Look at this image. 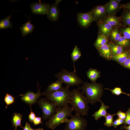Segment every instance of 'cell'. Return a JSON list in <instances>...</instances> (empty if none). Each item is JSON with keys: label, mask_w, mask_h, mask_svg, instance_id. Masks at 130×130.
<instances>
[{"label": "cell", "mask_w": 130, "mask_h": 130, "mask_svg": "<svg viewBox=\"0 0 130 130\" xmlns=\"http://www.w3.org/2000/svg\"><path fill=\"white\" fill-rule=\"evenodd\" d=\"M58 80L62 83L65 84L66 86L79 85L83 84L82 80L77 75L76 70L70 72L65 69H63L58 73L55 74Z\"/></svg>", "instance_id": "cell-5"}, {"label": "cell", "mask_w": 130, "mask_h": 130, "mask_svg": "<svg viewBox=\"0 0 130 130\" xmlns=\"http://www.w3.org/2000/svg\"><path fill=\"white\" fill-rule=\"evenodd\" d=\"M125 129L126 130H130V124L128 126L124 125L121 127V129Z\"/></svg>", "instance_id": "cell-41"}, {"label": "cell", "mask_w": 130, "mask_h": 130, "mask_svg": "<svg viewBox=\"0 0 130 130\" xmlns=\"http://www.w3.org/2000/svg\"><path fill=\"white\" fill-rule=\"evenodd\" d=\"M124 36L127 39H130V27H129L124 29L123 31Z\"/></svg>", "instance_id": "cell-34"}, {"label": "cell", "mask_w": 130, "mask_h": 130, "mask_svg": "<svg viewBox=\"0 0 130 130\" xmlns=\"http://www.w3.org/2000/svg\"><path fill=\"white\" fill-rule=\"evenodd\" d=\"M33 123L34 125H37L41 124H43L42 121V118L41 117H37L33 121Z\"/></svg>", "instance_id": "cell-38"}, {"label": "cell", "mask_w": 130, "mask_h": 130, "mask_svg": "<svg viewBox=\"0 0 130 130\" xmlns=\"http://www.w3.org/2000/svg\"><path fill=\"white\" fill-rule=\"evenodd\" d=\"M111 35L112 39L117 41L121 37L117 29H115L112 32Z\"/></svg>", "instance_id": "cell-31"}, {"label": "cell", "mask_w": 130, "mask_h": 130, "mask_svg": "<svg viewBox=\"0 0 130 130\" xmlns=\"http://www.w3.org/2000/svg\"><path fill=\"white\" fill-rule=\"evenodd\" d=\"M23 117L22 115L20 113L15 112L12 115L11 122L13 125L15 127V130H17V128L18 126L23 128V127L21 125V121Z\"/></svg>", "instance_id": "cell-14"}, {"label": "cell", "mask_w": 130, "mask_h": 130, "mask_svg": "<svg viewBox=\"0 0 130 130\" xmlns=\"http://www.w3.org/2000/svg\"><path fill=\"white\" fill-rule=\"evenodd\" d=\"M31 21L29 20L26 23L22 25L19 28L21 31L22 37L26 36L30 33L32 32L35 28V26L31 23Z\"/></svg>", "instance_id": "cell-13"}, {"label": "cell", "mask_w": 130, "mask_h": 130, "mask_svg": "<svg viewBox=\"0 0 130 130\" xmlns=\"http://www.w3.org/2000/svg\"><path fill=\"white\" fill-rule=\"evenodd\" d=\"M61 0H56L55 3L50 5L47 13V17L48 18L52 21L58 20L59 13L58 5Z\"/></svg>", "instance_id": "cell-11"}, {"label": "cell", "mask_w": 130, "mask_h": 130, "mask_svg": "<svg viewBox=\"0 0 130 130\" xmlns=\"http://www.w3.org/2000/svg\"><path fill=\"white\" fill-rule=\"evenodd\" d=\"M69 89L66 86L57 91L43 93L47 99L54 103L58 108H61L70 103L71 92Z\"/></svg>", "instance_id": "cell-3"}, {"label": "cell", "mask_w": 130, "mask_h": 130, "mask_svg": "<svg viewBox=\"0 0 130 130\" xmlns=\"http://www.w3.org/2000/svg\"><path fill=\"white\" fill-rule=\"evenodd\" d=\"M62 83L59 80L53 82L50 84L47 87L45 92L55 91L61 89L62 86Z\"/></svg>", "instance_id": "cell-15"}, {"label": "cell", "mask_w": 130, "mask_h": 130, "mask_svg": "<svg viewBox=\"0 0 130 130\" xmlns=\"http://www.w3.org/2000/svg\"><path fill=\"white\" fill-rule=\"evenodd\" d=\"M129 96L130 98V94H129Z\"/></svg>", "instance_id": "cell-47"}, {"label": "cell", "mask_w": 130, "mask_h": 130, "mask_svg": "<svg viewBox=\"0 0 130 130\" xmlns=\"http://www.w3.org/2000/svg\"><path fill=\"white\" fill-rule=\"evenodd\" d=\"M35 130H44V129L42 128H39L36 129Z\"/></svg>", "instance_id": "cell-43"}, {"label": "cell", "mask_w": 130, "mask_h": 130, "mask_svg": "<svg viewBox=\"0 0 130 130\" xmlns=\"http://www.w3.org/2000/svg\"><path fill=\"white\" fill-rule=\"evenodd\" d=\"M124 19L127 24L130 25V12L127 13L124 16Z\"/></svg>", "instance_id": "cell-37"}, {"label": "cell", "mask_w": 130, "mask_h": 130, "mask_svg": "<svg viewBox=\"0 0 130 130\" xmlns=\"http://www.w3.org/2000/svg\"><path fill=\"white\" fill-rule=\"evenodd\" d=\"M49 4L39 2L33 3L30 5L31 11L34 14H47L50 7Z\"/></svg>", "instance_id": "cell-9"}, {"label": "cell", "mask_w": 130, "mask_h": 130, "mask_svg": "<svg viewBox=\"0 0 130 130\" xmlns=\"http://www.w3.org/2000/svg\"><path fill=\"white\" fill-rule=\"evenodd\" d=\"M101 54L105 58H109L110 55L111 51L109 46L105 44L98 48Z\"/></svg>", "instance_id": "cell-19"}, {"label": "cell", "mask_w": 130, "mask_h": 130, "mask_svg": "<svg viewBox=\"0 0 130 130\" xmlns=\"http://www.w3.org/2000/svg\"><path fill=\"white\" fill-rule=\"evenodd\" d=\"M73 108L67 104L65 106L58 108L55 113L45 123L47 127L53 130L64 123L69 120L68 118L71 116Z\"/></svg>", "instance_id": "cell-4"}, {"label": "cell", "mask_w": 130, "mask_h": 130, "mask_svg": "<svg viewBox=\"0 0 130 130\" xmlns=\"http://www.w3.org/2000/svg\"><path fill=\"white\" fill-rule=\"evenodd\" d=\"M105 11V8L103 6H99L93 9L91 11L94 20L99 17L103 15Z\"/></svg>", "instance_id": "cell-16"}, {"label": "cell", "mask_w": 130, "mask_h": 130, "mask_svg": "<svg viewBox=\"0 0 130 130\" xmlns=\"http://www.w3.org/2000/svg\"><path fill=\"white\" fill-rule=\"evenodd\" d=\"M107 41L106 37L102 35L98 37L94 44L95 47L98 48L101 46L106 44Z\"/></svg>", "instance_id": "cell-24"}, {"label": "cell", "mask_w": 130, "mask_h": 130, "mask_svg": "<svg viewBox=\"0 0 130 130\" xmlns=\"http://www.w3.org/2000/svg\"><path fill=\"white\" fill-rule=\"evenodd\" d=\"M30 105L31 112L28 115V119L29 121L31 123H33V121L36 117L34 113L32 111V109L31 108V105Z\"/></svg>", "instance_id": "cell-35"}, {"label": "cell", "mask_w": 130, "mask_h": 130, "mask_svg": "<svg viewBox=\"0 0 130 130\" xmlns=\"http://www.w3.org/2000/svg\"><path fill=\"white\" fill-rule=\"evenodd\" d=\"M31 127L30 124L26 122L25 126L24 127H23L22 128L23 130H30Z\"/></svg>", "instance_id": "cell-40"}, {"label": "cell", "mask_w": 130, "mask_h": 130, "mask_svg": "<svg viewBox=\"0 0 130 130\" xmlns=\"http://www.w3.org/2000/svg\"><path fill=\"white\" fill-rule=\"evenodd\" d=\"M116 114H111L107 113L105 116V122L104 124L106 126L109 127L112 126L113 123V117Z\"/></svg>", "instance_id": "cell-25"}, {"label": "cell", "mask_w": 130, "mask_h": 130, "mask_svg": "<svg viewBox=\"0 0 130 130\" xmlns=\"http://www.w3.org/2000/svg\"><path fill=\"white\" fill-rule=\"evenodd\" d=\"M104 89L109 90L111 91L113 94L117 96L119 95L122 93L127 95L128 96L129 95V94L123 92L122 91L121 88L119 87H116L113 89H110L107 88H105Z\"/></svg>", "instance_id": "cell-30"}, {"label": "cell", "mask_w": 130, "mask_h": 130, "mask_svg": "<svg viewBox=\"0 0 130 130\" xmlns=\"http://www.w3.org/2000/svg\"><path fill=\"white\" fill-rule=\"evenodd\" d=\"M70 119L66 123L64 130H85L87 125L86 119L75 114L72 115Z\"/></svg>", "instance_id": "cell-7"}, {"label": "cell", "mask_w": 130, "mask_h": 130, "mask_svg": "<svg viewBox=\"0 0 130 130\" xmlns=\"http://www.w3.org/2000/svg\"><path fill=\"white\" fill-rule=\"evenodd\" d=\"M88 78L93 82H96V81L99 77L100 73L96 69L90 68L86 72Z\"/></svg>", "instance_id": "cell-17"}, {"label": "cell", "mask_w": 130, "mask_h": 130, "mask_svg": "<svg viewBox=\"0 0 130 130\" xmlns=\"http://www.w3.org/2000/svg\"><path fill=\"white\" fill-rule=\"evenodd\" d=\"M64 130L63 129V130Z\"/></svg>", "instance_id": "cell-48"}, {"label": "cell", "mask_w": 130, "mask_h": 130, "mask_svg": "<svg viewBox=\"0 0 130 130\" xmlns=\"http://www.w3.org/2000/svg\"><path fill=\"white\" fill-rule=\"evenodd\" d=\"M11 14L5 18L0 20V29H3L8 28H12V25L10 20V19L11 17Z\"/></svg>", "instance_id": "cell-20"}, {"label": "cell", "mask_w": 130, "mask_h": 130, "mask_svg": "<svg viewBox=\"0 0 130 130\" xmlns=\"http://www.w3.org/2000/svg\"><path fill=\"white\" fill-rule=\"evenodd\" d=\"M77 19L79 24L84 27L88 26L94 20L91 12L87 13H78Z\"/></svg>", "instance_id": "cell-10"}, {"label": "cell", "mask_w": 130, "mask_h": 130, "mask_svg": "<svg viewBox=\"0 0 130 130\" xmlns=\"http://www.w3.org/2000/svg\"><path fill=\"white\" fill-rule=\"evenodd\" d=\"M78 88L71 91L70 103L76 114L84 116H87L89 109V103L83 92Z\"/></svg>", "instance_id": "cell-1"}, {"label": "cell", "mask_w": 130, "mask_h": 130, "mask_svg": "<svg viewBox=\"0 0 130 130\" xmlns=\"http://www.w3.org/2000/svg\"><path fill=\"white\" fill-rule=\"evenodd\" d=\"M105 23H107L112 26L119 24L118 20L114 16H111L108 17L105 20Z\"/></svg>", "instance_id": "cell-27"}, {"label": "cell", "mask_w": 130, "mask_h": 130, "mask_svg": "<svg viewBox=\"0 0 130 130\" xmlns=\"http://www.w3.org/2000/svg\"><path fill=\"white\" fill-rule=\"evenodd\" d=\"M14 97L11 95L8 94H6L4 97V101L6 104V109L8 105L12 104L14 102Z\"/></svg>", "instance_id": "cell-29"}, {"label": "cell", "mask_w": 130, "mask_h": 130, "mask_svg": "<svg viewBox=\"0 0 130 130\" xmlns=\"http://www.w3.org/2000/svg\"><path fill=\"white\" fill-rule=\"evenodd\" d=\"M126 114V117L124 120V125H129L130 124V108H129L125 112Z\"/></svg>", "instance_id": "cell-33"}, {"label": "cell", "mask_w": 130, "mask_h": 130, "mask_svg": "<svg viewBox=\"0 0 130 130\" xmlns=\"http://www.w3.org/2000/svg\"><path fill=\"white\" fill-rule=\"evenodd\" d=\"M128 58V54L127 53L123 52L119 54L114 55L112 58L119 63L123 64Z\"/></svg>", "instance_id": "cell-22"}, {"label": "cell", "mask_w": 130, "mask_h": 130, "mask_svg": "<svg viewBox=\"0 0 130 130\" xmlns=\"http://www.w3.org/2000/svg\"><path fill=\"white\" fill-rule=\"evenodd\" d=\"M103 87L101 84L96 82H85L81 87L78 88L85 94L88 103L94 105L100 100L103 93Z\"/></svg>", "instance_id": "cell-2"}, {"label": "cell", "mask_w": 130, "mask_h": 130, "mask_svg": "<svg viewBox=\"0 0 130 130\" xmlns=\"http://www.w3.org/2000/svg\"><path fill=\"white\" fill-rule=\"evenodd\" d=\"M109 46L113 53L115 55L119 54L123 52V49L122 46L111 44Z\"/></svg>", "instance_id": "cell-26"}, {"label": "cell", "mask_w": 130, "mask_h": 130, "mask_svg": "<svg viewBox=\"0 0 130 130\" xmlns=\"http://www.w3.org/2000/svg\"><path fill=\"white\" fill-rule=\"evenodd\" d=\"M124 123V120L118 118L113 122L112 126L116 128L118 126Z\"/></svg>", "instance_id": "cell-32"}, {"label": "cell", "mask_w": 130, "mask_h": 130, "mask_svg": "<svg viewBox=\"0 0 130 130\" xmlns=\"http://www.w3.org/2000/svg\"><path fill=\"white\" fill-rule=\"evenodd\" d=\"M117 1H121V0H117Z\"/></svg>", "instance_id": "cell-45"}, {"label": "cell", "mask_w": 130, "mask_h": 130, "mask_svg": "<svg viewBox=\"0 0 130 130\" xmlns=\"http://www.w3.org/2000/svg\"><path fill=\"white\" fill-rule=\"evenodd\" d=\"M38 90L37 92L34 93L30 91H28L23 95L21 98L22 101L26 104L31 105L37 103L38 99L41 96L43 95V93H41L38 85Z\"/></svg>", "instance_id": "cell-8"}, {"label": "cell", "mask_w": 130, "mask_h": 130, "mask_svg": "<svg viewBox=\"0 0 130 130\" xmlns=\"http://www.w3.org/2000/svg\"><path fill=\"white\" fill-rule=\"evenodd\" d=\"M37 103L42 110V117L44 120H47L51 117L58 108L54 103L46 98H40Z\"/></svg>", "instance_id": "cell-6"}, {"label": "cell", "mask_w": 130, "mask_h": 130, "mask_svg": "<svg viewBox=\"0 0 130 130\" xmlns=\"http://www.w3.org/2000/svg\"><path fill=\"white\" fill-rule=\"evenodd\" d=\"M36 129H33L31 127H30V130H35Z\"/></svg>", "instance_id": "cell-44"}, {"label": "cell", "mask_w": 130, "mask_h": 130, "mask_svg": "<svg viewBox=\"0 0 130 130\" xmlns=\"http://www.w3.org/2000/svg\"><path fill=\"white\" fill-rule=\"evenodd\" d=\"M100 26L101 32L105 37L109 35L112 27V26L106 23L101 24Z\"/></svg>", "instance_id": "cell-21"}, {"label": "cell", "mask_w": 130, "mask_h": 130, "mask_svg": "<svg viewBox=\"0 0 130 130\" xmlns=\"http://www.w3.org/2000/svg\"><path fill=\"white\" fill-rule=\"evenodd\" d=\"M101 104V106L99 109L95 112L92 115L95 119L97 120L102 117L105 116L107 114V109L109 108V107L105 105L104 103L101 100L99 101Z\"/></svg>", "instance_id": "cell-12"}, {"label": "cell", "mask_w": 130, "mask_h": 130, "mask_svg": "<svg viewBox=\"0 0 130 130\" xmlns=\"http://www.w3.org/2000/svg\"><path fill=\"white\" fill-rule=\"evenodd\" d=\"M81 55V53L79 49L77 46H75L71 54L72 60L73 63L74 70H76L75 67V63L79 59Z\"/></svg>", "instance_id": "cell-18"}, {"label": "cell", "mask_w": 130, "mask_h": 130, "mask_svg": "<svg viewBox=\"0 0 130 130\" xmlns=\"http://www.w3.org/2000/svg\"><path fill=\"white\" fill-rule=\"evenodd\" d=\"M127 7L128 9H130V3L127 5Z\"/></svg>", "instance_id": "cell-42"}, {"label": "cell", "mask_w": 130, "mask_h": 130, "mask_svg": "<svg viewBox=\"0 0 130 130\" xmlns=\"http://www.w3.org/2000/svg\"><path fill=\"white\" fill-rule=\"evenodd\" d=\"M129 43V40L124 36L121 37L116 43V44L122 47L127 46Z\"/></svg>", "instance_id": "cell-28"}, {"label": "cell", "mask_w": 130, "mask_h": 130, "mask_svg": "<svg viewBox=\"0 0 130 130\" xmlns=\"http://www.w3.org/2000/svg\"><path fill=\"white\" fill-rule=\"evenodd\" d=\"M98 130H104L103 129L101 130V129H99Z\"/></svg>", "instance_id": "cell-46"}, {"label": "cell", "mask_w": 130, "mask_h": 130, "mask_svg": "<svg viewBox=\"0 0 130 130\" xmlns=\"http://www.w3.org/2000/svg\"><path fill=\"white\" fill-rule=\"evenodd\" d=\"M125 67L130 69V57H128L123 64Z\"/></svg>", "instance_id": "cell-39"}, {"label": "cell", "mask_w": 130, "mask_h": 130, "mask_svg": "<svg viewBox=\"0 0 130 130\" xmlns=\"http://www.w3.org/2000/svg\"><path fill=\"white\" fill-rule=\"evenodd\" d=\"M118 3L114 0H111L106 5V10L107 12L110 13L115 11L118 7Z\"/></svg>", "instance_id": "cell-23"}, {"label": "cell", "mask_w": 130, "mask_h": 130, "mask_svg": "<svg viewBox=\"0 0 130 130\" xmlns=\"http://www.w3.org/2000/svg\"><path fill=\"white\" fill-rule=\"evenodd\" d=\"M118 118L124 120L126 117V114L125 112H122L120 110L116 114Z\"/></svg>", "instance_id": "cell-36"}]
</instances>
